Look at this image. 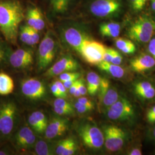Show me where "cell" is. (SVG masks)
Returning a JSON list of instances; mask_svg holds the SVG:
<instances>
[{"instance_id": "1", "label": "cell", "mask_w": 155, "mask_h": 155, "mask_svg": "<svg viewBox=\"0 0 155 155\" xmlns=\"http://www.w3.org/2000/svg\"><path fill=\"white\" fill-rule=\"evenodd\" d=\"M26 0H0V31L4 39L16 46L20 25L24 21Z\"/></svg>"}, {"instance_id": "2", "label": "cell", "mask_w": 155, "mask_h": 155, "mask_svg": "<svg viewBox=\"0 0 155 155\" xmlns=\"http://www.w3.org/2000/svg\"><path fill=\"white\" fill-rule=\"evenodd\" d=\"M60 48V42L56 33L48 30L39 43L36 54L38 72L46 71L52 64Z\"/></svg>"}, {"instance_id": "3", "label": "cell", "mask_w": 155, "mask_h": 155, "mask_svg": "<svg viewBox=\"0 0 155 155\" xmlns=\"http://www.w3.org/2000/svg\"><path fill=\"white\" fill-rule=\"evenodd\" d=\"M75 130L82 143L87 150L98 152L104 147L102 130L89 119L79 120L75 125Z\"/></svg>"}, {"instance_id": "4", "label": "cell", "mask_w": 155, "mask_h": 155, "mask_svg": "<svg viewBox=\"0 0 155 155\" xmlns=\"http://www.w3.org/2000/svg\"><path fill=\"white\" fill-rule=\"evenodd\" d=\"M19 122V111L13 101H7L0 104V138L11 139Z\"/></svg>"}, {"instance_id": "5", "label": "cell", "mask_w": 155, "mask_h": 155, "mask_svg": "<svg viewBox=\"0 0 155 155\" xmlns=\"http://www.w3.org/2000/svg\"><path fill=\"white\" fill-rule=\"evenodd\" d=\"M105 116L113 122L132 124L137 118V111L133 103L125 97L121 98L104 113Z\"/></svg>"}, {"instance_id": "6", "label": "cell", "mask_w": 155, "mask_h": 155, "mask_svg": "<svg viewBox=\"0 0 155 155\" xmlns=\"http://www.w3.org/2000/svg\"><path fill=\"white\" fill-rule=\"evenodd\" d=\"M101 129L104 136V147L109 153L120 152L129 140V133L116 125L105 124Z\"/></svg>"}, {"instance_id": "7", "label": "cell", "mask_w": 155, "mask_h": 155, "mask_svg": "<svg viewBox=\"0 0 155 155\" xmlns=\"http://www.w3.org/2000/svg\"><path fill=\"white\" fill-rule=\"evenodd\" d=\"M155 32V22L150 17L141 16L132 24L127 31L128 36L140 43H149Z\"/></svg>"}, {"instance_id": "8", "label": "cell", "mask_w": 155, "mask_h": 155, "mask_svg": "<svg viewBox=\"0 0 155 155\" xmlns=\"http://www.w3.org/2000/svg\"><path fill=\"white\" fill-rule=\"evenodd\" d=\"M59 33L61 42L79 54L84 41L89 39L81 29L68 22L63 23L59 27Z\"/></svg>"}, {"instance_id": "9", "label": "cell", "mask_w": 155, "mask_h": 155, "mask_svg": "<svg viewBox=\"0 0 155 155\" xmlns=\"http://www.w3.org/2000/svg\"><path fill=\"white\" fill-rule=\"evenodd\" d=\"M22 96L31 102H38L44 99L47 90L43 82L36 78H28L22 80L20 84Z\"/></svg>"}, {"instance_id": "10", "label": "cell", "mask_w": 155, "mask_h": 155, "mask_svg": "<svg viewBox=\"0 0 155 155\" xmlns=\"http://www.w3.org/2000/svg\"><path fill=\"white\" fill-rule=\"evenodd\" d=\"M45 15L52 20L67 16L71 11L74 0H39Z\"/></svg>"}, {"instance_id": "11", "label": "cell", "mask_w": 155, "mask_h": 155, "mask_svg": "<svg viewBox=\"0 0 155 155\" xmlns=\"http://www.w3.org/2000/svg\"><path fill=\"white\" fill-rule=\"evenodd\" d=\"M24 22L40 32L44 31L46 27L44 12L41 7L32 0L25 1Z\"/></svg>"}, {"instance_id": "12", "label": "cell", "mask_w": 155, "mask_h": 155, "mask_svg": "<svg viewBox=\"0 0 155 155\" xmlns=\"http://www.w3.org/2000/svg\"><path fill=\"white\" fill-rule=\"evenodd\" d=\"M105 46L99 41L86 39L82 46L80 55L91 65L98 66L103 61Z\"/></svg>"}, {"instance_id": "13", "label": "cell", "mask_w": 155, "mask_h": 155, "mask_svg": "<svg viewBox=\"0 0 155 155\" xmlns=\"http://www.w3.org/2000/svg\"><path fill=\"white\" fill-rule=\"evenodd\" d=\"M36 134L28 124L24 125L13 133L11 138L12 143L17 150H24L33 148L38 140Z\"/></svg>"}, {"instance_id": "14", "label": "cell", "mask_w": 155, "mask_h": 155, "mask_svg": "<svg viewBox=\"0 0 155 155\" xmlns=\"http://www.w3.org/2000/svg\"><path fill=\"white\" fill-rule=\"evenodd\" d=\"M35 52L33 48L24 46L12 51L8 63L18 70L27 69L34 63Z\"/></svg>"}, {"instance_id": "15", "label": "cell", "mask_w": 155, "mask_h": 155, "mask_svg": "<svg viewBox=\"0 0 155 155\" xmlns=\"http://www.w3.org/2000/svg\"><path fill=\"white\" fill-rule=\"evenodd\" d=\"M79 68L80 65L77 61L70 54H67L61 56L45 71L43 75L45 77H55L64 72L77 71Z\"/></svg>"}, {"instance_id": "16", "label": "cell", "mask_w": 155, "mask_h": 155, "mask_svg": "<svg viewBox=\"0 0 155 155\" xmlns=\"http://www.w3.org/2000/svg\"><path fill=\"white\" fill-rule=\"evenodd\" d=\"M122 4L120 0H95L90 6L91 13L98 17H107L120 11Z\"/></svg>"}, {"instance_id": "17", "label": "cell", "mask_w": 155, "mask_h": 155, "mask_svg": "<svg viewBox=\"0 0 155 155\" xmlns=\"http://www.w3.org/2000/svg\"><path fill=\"white\" fill-rule=\"evenodd\" d=\"M68 127L69 120L67 118L59 115L53 116L48 120L44 133L45 138L50 141L58 139L66 133Z\"/></svg>"}, {"instance_id": "18", "label": "cell", "mask_w": 155, "mask_h": 155, "mask_svg": "<svg viewBox=\"0 0 155 155\" xmlns=\"http://www.w3.org/2000/svg\"><path fill=\"white\" fill-rule=\"evenodd\" d=\"M134 93L143 102L155 101V82L148 79H142L133 84Z\"/></svg>"}, {"instance_id": "19", "label": "cell", "mask_w": 155, "mask_h": 155, "mask_svg": "<svg viewBox=\"0 0 155 155\" xmlns=\"http://www.w3.org/2000/svg\"><path fill=\"white\" fill-rule=\"evenodd\" d=\"M40 33L41 32L31 27L24 21L19 27L18 40L24 46L34 48L41 41Z\"/></svg>"}, {"instance_id": "20", "label": "cell", "mask_w": 155, "mask_h": 155, "mask_svg": "<svg viewBox=\"0 0 155 155\" xmlns=\"http://www.w3.org/2000/svg\"><path fill=\"white\" fill-rule=\"evenodd\" d=\"M130 66L134 72L145 73L155 68V59L150 54H141L130 61Z\"/></svg>"}, {"instance_id": "21", "label": "cell", "mask_w": 155, "mask_h": 155, "mask_svg": "<svg viewBox=\"0 0 155 155\" xmlns=\"http://www.w3.org/2000/svg\"><path fill=\"white\" fill-rule=\"evenodd\" d=\"M28 124L36 134H44L48 124V120L43 112L35 111L28 117Z\"/></svg>"}, {"instance_id": "22", "label": "cell", "mask_w": 155, "mask_h": 155, "mask_svg": "<svg viewBox=\"0 0 155 155\" xmlns=\"http://www.w3.org/2000/svg\"><path fill=\"white\" fill-rule=\"evenodd\" d=\"M78 144L76 139L68 137L58 141L55 143V154L58 155H72L78 150Z\"/></svg>"}, {"instance_id": "23", "label": "cell", "mask_w": 155, "mask_h": 155, "mask_svg": "<svg viewBox=\"0 0 155 155\" xmlns=\"http://www.w3.org/2000/svg\"><path fill=\"white\" fill-rule=\"evenodd\" d=\"M121 96L122 95L120 94L118 90L115 87L110 85L103 98L98 104L99 111L104 113L111 106L116 102Z\"/></svg>"}, {"instance_id": "24", "label": "cell", "mask_w": 155, "mask_h": 155, "mask_svg": "<svg viewBox=\"0 0 155 155\" xmlns=\"http://www.w3.org/2000/svg\"><path fill=\"white\" fill-rule=\"evenodd\" d=\"M100 70L106 72L111 77L117 79H122L126 76V70L120 66L111 63L102 61L97 66Z\"/></svg>"}, {"instance_id": "25", "label": "cell", "mask_w": 155, "mask_h": 155, "mask_svg": "<svg viewBox=\"0 0 155 155\" xmlns=\"http://www.w3.org/2000/svg\"><path fill=\"white\" fill-rule=\"evenodd\" d=\"M33 148L36 155H52L55 154V143H52L50 140L38 139Z\"/></svg>"}, {"instance_id": "26", "label": "cell", "mask_w": 155, "mask_h": 155, "mask_svg": "<svg viewBox=\"0 0 155 155\" xmlns=\"http://www.w3.org/2000/svg\"><path fill=\"white\" fill-rule=\"evenodd\" d=\"M100 32L103 36L116 38L121 32V25L116 22L103 23L100 25Z\"/></svg>"}, {"instance_id": "27", "label": "cell", "mask_w": 155, "mask_h": 155, "mask_svg": "<svg viewBox=\"0 0 155 155\" xmlns=\"http://www.w3.org/2000/svg\"><path fill=\"white\" fill-rule=\"evenodd\" d=\"M101 81V78L96 72L91 71L87 74L86 84L87 92L91 95L98 93Z\"/></svg>"}, {"instance_id": "28", "label": "cell", "mask_w": 155, "mask_h": 155, "mask_svg": "<svg viewBox=\"0 0 155 155\" xmlns=\"http://www.w3.org/2000/svg\"><path fill=\"white\" fill-rule=\"evenodd\" d=\"M15 88L13 80L5 72H0V95H7L11 94Z\"/></svg>"}, {"instance_id": "29", "label": "cell", "mask_w": 155, "mask_h": 155, "mask_svg": "<svg viewBox=\"0 0 155 155\" xmlns=\"http://www.w3.org/2000/svg\"><path fill=\"white\" fill-rule=\"evenodd\" d=\"M10 45L5 39H0V66L8 63L9 57L12 51Z\"/></svg>"}, {"instance_id": "30", "label": "cell", "mask_w": 155, "mask_h": 155, "mask_svg": "<svg viewBox=\"0 0 155 155\" xmlns=\"http://www.w3.org/2000/svg\"><path fill=\"white\" fill-rule=\"evenodd\" d=\"M110 86V83L108 79L105 78H101V81L100 84V88L98 91V103L103 98L106 93Z\"/></svg>"}, {"instance_id": "31", "label": "cell", "mask_w": 155, "mask_h": 155, "mask_svg": "<svg viewBox=\"0 0 155 155\" xmlns=\"http://www.w3.org/2000/svg\"><path fill=\"white\" fill-rule=\"evenodd\" d=\"M81 74L77 71H70L62 73L58 76V79L61 82L71 79H78L81 78Z\"/></svg>"}, {"instance_id": "32", "label": "cell", "mask_w": 155, "mask_h": 155, "mask_svg": "<svg viewBox=\"0 0 155 155\" xmlns=\"http://www.w3.org/2000/svg\"><path fill=\"white\" fill-rule=\"evenodd\" d=\"M54 111L56 114V115L61 116H73L75 113V108L69 109V108H63L59 107H53Z\"/></svg>"}, {"instance_id": "33", "label": "cell", "mask_w": 155, "mask_h": 155, "mask_svg": "<svg viewBox=\"0 0 155 155\" xmlns=\"http://www.w3.org/2000/svg\"><path fill=\"white\" fill-rule=\"evenodd\" d=\"M53 107H59L63 108H69L72 109L74 108V105L71 103L66 100L65 98H57L54 100L53 102Z\"/></svg>"}, {"instance_id": "34", "label": "cell", "mask_w": 155, "mask_h": 155, "mask_svg": "<svg viewBox=\"0 0 155 155\" xmlns=\"http://www.w3.org/2000/svg\"><path fill=\"white\" fill-rule=\"evenodd\" d=\"M146 121L151 125L155 124V105L151 106L146 112Z\"/></svg>"}, {"instance_id": "35", "label": "cell", "mask_w": 155, "mask_h": 155, "mask_svg": "<svg viewBox=\"0 0 155 155\" xmlns=\"http://www.w3.org/2000/svg\"><path fill=\"white\" fill-rule=\"evenodd\" d=\"M73 105L76 111H77L78 113L81 114L87 113L91 110H93L91 108L89 107L88 106L79 103V102H78L77 101L74 103Z\"/></svg>"}, {"instance_id": "36", "label": "cell", "mask_w": 155, "mask_h": 155, "mask_svg": "<svg viewBox=\"0 0 155 155\" xmlns=\"http://www.w3.org/2000/svg\"><path fill=\"white\" fill-rule=\"evenodd\" d=\"M133 9L136 11H141L146 4L147 0H129Z\"/></svg>"}, {"instance_id": "37", "label": "cell", "mask_w": 155, "mask_h": 155, "mask_svg": "<svg viewBox=\"0 0 155 155\" xmlns=\"http://www.w3.org/2000/svg\"><path fill=\"white\" fill-rule=\"evenodd\" d=\"M132 42V41L129 39H125V38H118L116 40L115 44H116L117 48L120 51L124 47H125L126 45L130 44Z\"/></svg>"}, {"instance_id": "38", "label": "cell", "mask_w": 155, "mask_h": 155, "mask_svg": "<svg viewBox=\"0 0 155 155\" xmlns=\"http://www.w3.org/2000/svg\"><path fill=\"white\" fill-rule=\"evenodd\" d=\"M78 81V89L79 90L82 96H84L87 93H88L86 82L83 78H79Z\"/></svg>"}, {"instance_id": "39", "label": "cell", "mask_w": 155, "mask_h": 155, "mask_svg": "<svg viewBox=\"0 0 155 155\" xmlns=\"http://www.w3.org/2000/svg\"><path fill=\"white\" fill-rule=\"evenodd\" d=\"M136 50V45L133 42H132L130 44L126 45L125 47H124L122 49L120 50V51L125 54H132L135 52Z\"/></svg>"}, {"instance_id": "40", "label": "cell", "mask_w": 155, "mask_h": 155, "mask_svg": "<svg viewBox=\"0 0 155 155\" xmlns=\"http://www.w3.org/2000/svg\"><path fill=\"white\" fill-rule=\"evenodd\" d=\"M77 101L81 104H82L83 105L87 106L91 108L92 109H93L94 108V102L91 100H90L87 97L81 96V97L78 98Z\"/></svg>"}, {"instance_id": "41", "label": "cell", "mask_w": 155, "mask_h": 155, "mask_svg": "<svg viewBox=\"0 0 155 155\" xmlns=\"http://www.w3.org/2000/svg\"><path fill=\"white\" fill-rule=\"evenodd\" d=\"M122 61L123 58L122 55L117 51L114 50L111 63L117 65H120L122 63Z\"/></svg>"}, {"instance_id": "42", "label": "cell", "mask_w": 155, "mask_h": 155, "mask_svg": "<svg viewBox=\"0 0 155 155\" xmlns=\"http://www.w3.org/2000/svg\"><path fill=\"white\" fill-rule=\"evenodd\" d=\"M55 82L58 87V89L59 90V91L61 94V98L66 99L67 97V89L66 88L63 82L60 80L56 81Z\"/></svg>"}, {"instance_id": "43", "label": "cell", "mask_w": 155, "mask_h": 155, "mask_svg": "<svg viewBox=\"0 0 155 155\" xmlns=\"http://www.w3.org/2000/svg\"><path fill=\"white\" fill-rule=\"evenodd\" d=\"M114 50L110 48H106L103 57V61H107L111 63L113 54H114Z\"/></svg>"}, {"instance_id": "44", "label": "cell", "mask_w": 155, "mask_h": 155, "mask_svg": "<svg viewBox=\"0 0 155 155\" xmlns=\"http://www.w3.org/2000/svg\"><path fill=\"white\" fill-rule=\"evenodd\" d=\"M127 154L129 155H141L143 154L141 147L139 145L133 146L127 150Z\"/></svg>"}, {"instance_id": "45", "label": "cell", "mask_w": 155, "mask_h": 155, "mask_svg": "<svg viewBox=\"0 0 155 155\" xmlns=\"http://www.w3.org/2000/svg\"><path fill=\"white\" fill-rule=\"evenodd\" d=\"M148 51L150 55L155 59V37L150 40L148 46Z\"/></svg>"}, {"instance_id": "46", "label": "cell", "mask_w": 155, "mask_h": 155, "mask_svg": "<svg viewBox=\"0 0 155 155\" xmlns=\"http://www.w3.org/2000/svg\"><path fill=\"white\" fill-rule=\"evenodd\" d=\"M50 90L52 94L56 97V98H61V94L58 89L57 84H56L55 82H54L51 84L50 85Z\"/></svg>"}, {"instance_id": "47", "label": "cell", "mask_w": 155, "mask_h": 155, "mask_svg": "<svg viewBox=\"0 0 155 155\" xmlns=\"http://www.w3.org/2000/svg\"><path fill=\"white\" fill-rule=\"evenodd\" d=\"M147 137L150 141L155 143V124L152 125V127L149 129L147 133Z\"/></svg>"}, {"instance_id": "48", "label": "cell", "mask_w": 155, "mask_h": 155, "mask_svg": "<svg viewBox=\"0 0 155 155\" xmlns=\"http://www.w3.org/2000/svg\"><path fill=\"white\" fill-rule=\"evenodd\" d=\"M78 80H79V79H77V80L74 83V84H72V86H71V87L68 89V90H69V93H70V94H71V95H74V94H75V91H76L77 90L78 87V82H79Z\"/></svg>"}, {"instance_id": "49", "label": "cell", "mask_w": 155, "mask_h": 155, "mask_svg": "<svg viewBox=\"0 0 155 155\" xmlns=\"http://www.w3.org/2000/svg\"><path fill=\"white\" fill-rule=\"evenodd\" d=\"M77 80V79H71V80H68V81H64L62 82L67 89H69Z\"/></svg>"}, {"instance_id": "50", "label": "cell", "mask_w": 155, "mask_h": 155, "mask_svg": "<svg viewBox=\"0 0 155 155\" xmlns=\"http://www.w3.org/2000/svg\"><path fill=\"white\" fill-rule=\"evenodd\" d=\"M11 150H8L6 148L2 149V150H0V155H11L12 154L11 153Z\"/></svg>"}, {"instance_id": "51", "label": "cell", "mask_w": 155, "mask_h": 155, "mask_svg": "<svg viewBox=\"0 0 155 155\" xmlns=\"http://www.w3.org/2000/svg\"><path fill=\"white\" fill-rule=\"evenodd\" d=\"M151 6H152V9L155 11V0H152Z\"/></svg>"}, {"instance_id": "52", "label": "cell", "mask_w": 155, "mask_h": 155, "mask_svg": "<svg viewBox=\"0 0 155 155\" xmlns=\"http://www.w3.org/2000/svg\"><path fill=\"white\" fill-rule=\"evenodd\" d=\"M2 38H4V37H3V36H2V33H1V32L0 31V39H2Z\"/></svg>"}]
</instances>
